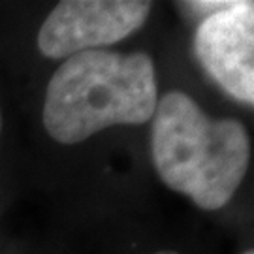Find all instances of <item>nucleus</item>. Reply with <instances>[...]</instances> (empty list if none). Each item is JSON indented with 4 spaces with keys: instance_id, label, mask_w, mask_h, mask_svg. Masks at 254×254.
<instances>
[{
    "instance_id": "f257e3e1",
    "label": "nucleus",
    "mask_w": 254,
    "mask_h": 254,
    "mask_svg": "<svg viewBox=\"0 0 254 254\" xmlns=\"http://www.w3.org/2000/svg\"><path fill=\"white\" fill-rule=\"evenodd\" d=\"M160 70L147 49H100L70 57L53 68L38 98V130L55 149L91 145L113 130L147 132Z\"/></svg>"
},
{
    "instance_id": "f03ea898",
    "label": "nucleus",
    "mask_w": 254,
    "mask_h": 254,
    "mask_svg": "<svg viewBox=\"0 0 254 254\" xmlns=\"http://www.w3.org/2000/svg\"><path fill=\"white\" fill-rule=\"evenodd\" d=\"M147 153L162 187L215 215L245 187L253 137L239 115L215 111L196 91L168 85L160 87L147 130Z\"/></svg>"
},
{
    "instance_id": "7ed1b4c3",
    "label": "nucleus",
    "mask_w": 254,
    "mask_h": 254,
    "mask_svg": "<svg viewBox=\"0 0 254 254\" xmlns=\"http://www.w3.org/2000/svg\"><path fill=\"white\" fill-rule=\"evenodd\" d=\"M196 27L192 53L201 72L228 100L254 106V2H177Z\"/></svg>"
},
{
    "instance_id": "20e7f679",
    "label": "nucleus",
    "mask_w": 254,
    "mask_h": 254,
    "mask_svg": "<svg viewBox=\"0 0 254 254\" xmlns=\"http://www.w3.org/2000/svg\"><path fill=\"white\" fill-rule=\"evenodd\" d=\"M156 8L147 0L55 2L36 28V55L57 66L75 55L115 49L145 28Z\"/></svg>"
},
{
    "instance_id": "39448f33",
    "label": "nucleus",
    "mask_w": 254,
    "mask_h": 254,
    "mask_svg": "<svg viewBox=\"0 0 254 254\" xmlns=\"http://www.w3.org/2000/svg\"><path fill=\"white\" fill-rule=\"evenodd\" d=\"M130 254H203L201 249L187 241V237H177L172 234H158L141 241H134Z\"/></svg>"
},
{
    "instance_id": "423d86ee",
    "label": "nucleus",
    "mask_w": 254,
    "mask_h": 254,
    "mask_svg": "<svg viewBox=\"0 0 254 254\" xmlns=\"http://www.w3.org/2000/svg\"><path fill=\"white\" fill-rule=\"evenodd\" d=\"M11 119L8 100L0 89V183H6L8 170L11 166Z\"/></svg>"
},
{
    "instance_id": "0eeeda50",
    "label": "nucleus",
    "mask_w": 254,
    "mask_h": 254,
    "mask_svg": "<svg viewBox=\"0 0 254 254\" xmlns=\"http://www.w3.org/2000/svg\"><path fill=\"white\" fill-rule=\"evenodd\" d=\"M237 254H254V251H253V247H243Z\"/></svg>"
}]
</instances>
